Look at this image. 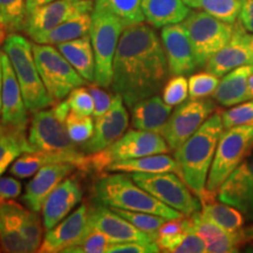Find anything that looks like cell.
<instances>
[{
    "instance_id": "obj_26",
    "label": "cell",
    "mask_w": 253,
    "mask_h": 253,
    "mask_svg": "<svg viewBox=\"0 0 253 253\" xmlns=\"http://www.w3.org/2000/svg\"><path fill=\"white\" fill-rule=\"evenodd\" d=\"M142 11L147 23L154 28L182 23L191 12L183 0H143Z\"/></svg>"
},
{
    "instance_id": "obj_37",
    "label": "cell",
    "mask_w": 253,
    "mask_h": 253,
    "mask_svg": "<svg viewBox=\"0 0 253 253\" xmlns=\"http://www.w3.org/2000/svg\"><path fill=\"white\" fill-rule=\"evenodd\" d=\"M112 243L108 236L91 227L84 238L66 249L63 253H104L108 252Z\"/></svg>"
},
{
    "instance_id": "obj_28",
    "label": "cell",
    "mask_w": 253,
    "mask_h": 253,
    "mask_svg": "<svg viewBox=\"0 0 253 253\" xmlns=\"http://www.w3.org/2000/svg\"><path fill=\"white\" fill-rule=\"evenodd\" d=\"M56 48L84 80L87 82L95 81V56L89 34L58 43Z\"/></svg>"
},
{
    "instance_id": "obj_13",
    "label": "cell",
    "mask_w": 253,
    "mask_h": 253,
    "mask_svg": "<svg viewBox=\"0 0 253 253\" xmlns=\"http://www.w3.org/2000/svg\"><path fill=\"white\" fill-rule=\"evenodd\" d=\"M93 0H53L27 15L24 31L34 42L69 19L91 13Z\"/></svg>"
},
{
    "instance_id": "obj_22",
    "label": "cell",
    "mask_w": 253,
    "mask_h": 253,
    "mask_svg": "<svg viewBox=\"0 0 253 253\" xmlns=\"http://www.w3.org/2000/svg\"><path fill=\"white\" fill-rule=\"evenodd\" d=\"M249 32L239 23H235V32L231 40L205 63V69L217 77L244 65H251V50L249 45Z\"/></svg>"
},
{
    "instance_id": "obj_2",
    "label": "cell",
    "mask_w": 253,
    "mask_h": 253,
    "mask_svg": "<svg viewBox=\"0 0 253 253\" xmlns=\"http://www.w3.org/2000/svg\"><path fill=\"white\" fill-rule=\"evenodd\" d=\"M224 129L220 113H214L175 150V160L179 166L181 177L198 198L207 190L208 176Z\"/></svg>"
},
{
    "instance_id": "obj_54",
    "label": "cell",
    "mask_w": 253,
    "mask_h": 253,
    "mask_svg": "<svg viewBox=\"0 0 253 253\" xmlns=\"http://www.w3.org/2000/svg\"><path fill=\"white\" fill-rule=\"evenodd\" d=\"M243 231H244L246 238H248L249 240H252L253 239V226H250L246 230H243Z\"/></svg>"
},
{
    "instance_id": "obj_52",
    "label": "cell",
    "mask_w": 253,
    "mask_h": 253,
    "mask_svg": "<svg viewBox=\"0 0 253 253\" xmlns=\"http://www.w3.org/2000/svg\"><path fill=\"white\" fill-rule=\"evenodd\" d=\"M248 99L253 100V73L249 79V86H248Z\"/></svg>"
},
{
    "instance_id": "obj_39",
    "label": "cell",
    "mask_w": 253,
    "mask_h": 253,
    "mask_svg": "<svg viewBox=\"0 0 253 253\" xmlns=\"http://www.w3.org/2000/svg\"><path fill=\"white\" fill-rule=\"evenodd\" d=\"M68 134L77 144L86 143L94 134V121L90 116L71 112L65 120Z\"/></svg>"
},
{
    "instance_id": "obj_25",
    "label": "cell",
    "mask_w": 253,
    "mask_h": 253,
    "mask_svg": "<svg viewBox=\"0 0 253 253\" xmlns=\"http://www.w3.org/2000/svg\"><path fill=\"white\" fill-rule=\"evenodd\" d=\"M253 73V65H244L224 75L219 81L212 99L221 107H233L236 104L249 101V79Z\"/></svg>"
},
{
    "instance_id": "obj_34",
    "label": "cell",
    "mask_w": 253,
    "mask_h": 253,
    "mask_svg": "<svg viewBox=\"0 0 253 253\" xmlns=\"http://www.w3.org/2000/svg\"><path fill=\"white\" fill-rule=\"evenodd\" d=\"M245 0H196L192 8L202 9L212 17L229 24H235Z\"/></svg>"
},
{
    "instance_id": "obj_48",
    "label": "cell",
    "mask_w": 253,
    "mask_h": 253,
    "mask_svg": "<svg viewBox=\"0 0 253 253\" xmlns=\"http://www.w3.org/2000/svg\"><path fill=\"white\" fill-rule=\"evenodd\" d=\"M238 21L249 33H253V0H245L240 9Z\"/></svg>"
},
{
    "instance_id": "obj_36",
    "label": "cell",
    "mask_w": 253,
    "mask_h": 253,
    "mask_svg": "<svg viewBox=\"0 0 253 253\" xmlns=\"http://www.w3.org/2000/svg\"><path fill=\"white\" fill-rule=\"evenodd\" d=\"M110 209L115 211L116 213H119L120 216L126 218L128 221H130L132 225H135L137 229H140L141 231H143V232L148 233V235L153 237L154 240L156 239L158 229H160V227L168 220L167 218L157 216V214L153 213L140 212V211H128L116 208Z\"/></svg>"
},
{
    "instance_id": "obj_47",
    "label": "cell",
    "mask_w": 253,
    "mask_h": 253,
    "mask_svg": "<svg viewBox=\"0 0 253 253\" xmlns=\"http://www.w3.org/2000/svg\"><path fill=\"white\" fill-rule=\"evenodd\" d=\"M23 185L14 177L0 176V204L20 196Z\"/></svg>"
},
{
    "instance_id": "obj_30",
    "label": "cell",
    "mask_w": 253,
    "mask_h": 253,
    "mask_svg": "<svg viewBox=\"0 0 253 253\" xmlns=\"http://www.w3.org/2000/svg\"><path fill=\"white\" fill-rule=\"evenodd\" d=\"M91 27V13H84L65 21L58 27L41 37L37 43H47V45H58V43L66 42L79 39L90 33Z\"/></svg>"
},
{
    "instance_id": "obj_12",
    "label": "cell",
    "mask_w": 253,
    "mask_h": 253,
    "mask_svg": "<svg viewBox=\"0 0 253 253\" xmlns=\"http://www.w3.org/2000/svg\"><path fill=\"white\" fill-rule=\"evenodd\" d=\"M214 109L216 104L211 99L190 100L179 104L161 131L170 149L181 147L212 115Z\"/></svg>"
},
{
    "instance_id": "obj_8",
    "label": "cell",
    "mask_w": 253,
    "mask_h": 253,
    "mask_svg": "<svg viewBox=\"0 0 253 253\" xmlns=\"http://www.w3.org/2000/svg\"><path fill=\"white\" fill-rule=\"evenodd\" d=\"M188 33L197 67H203L213 54L231 40L235 24H229L207 12L191 11L182 21Z\"/></svg>"
},
{
    "instance_id": "obj_11",
    "label": "cell",
    "mask_w": 253,
    "mask_h": 253,
    "mask_svg": "<svg viewBox=\"0 0 253 253\" xmlns=\"http://www.w3.org/2000/svg\"><path fill=\"white\" fill-rule=\"evenodd\" d=\"M130 176L136 184L151 196L186 217L201 210L202 204L199 198L192 194L182 177L175 172H135L130 173Z\"/></svg>"
},
{
    "instance_id": "obj_4",
    "label": "cell",
    "mask_w": 253,
    "mask_h": 253,
    "mask_svg": "<svg viewBox=\"0 0 253 253\" xmlns=\"http://www.w3.org/2000/svg\"><path fill=\"white\" fill-rule=\"evenodd\" d=\"M2 50L7 54L23 91L24 101L31 113L52 106L49 97L38 71L33 54V45L18 33H9L4 41Z\"/></svg>"
},
{
    "instance_id": "obj_18",
    "label": "cell",
    "mask_w": 253,
    "mask_h": 253,
    "mask_svg": "<svg viewBox=\"0 0 253 253\" xmlns=\"http://www.w3.org/2000/svg\"><path fill=\"white\" fill-rule=\"evenodd\" d=\"M161 40L171 75H189L197 68L189 36L182 23L162 28Z\"/></svg>"
},
{
    "instance_id": "obj_27",
    "label": "cell",
    "mask_w": 253,
    "mask_h": 253,
    "mask_svg": "<svg viewBox=\"0 0 253 253\" xmlns=\"http://www.w3.org/2000/svg\"><path fill=\"white\" fill-rule=\"evenodd\" d=\"M103 172H143V173H160L175 172L181 176V170L175 158L169 155L156 154L131 160L118 161L109 164Z\"/></svg>"
},
{
    "instance_id": "obj_3",
    "label": "cell",
    "mask_w": 253,
    "mask_h": 253,
    "mask_svg": "<svg viewBox=\"0 0 253 253\" xmlns=\"http://www.w3.org/2000/svg\"><path fill=\"white\" fill-rule=\"evenodd\" d=\"M94 195L99 203L110 208L153 213L167 219L184 217L136 184L126 172L101 176L94 184Z\"/></svg>"
},
{
    "instance_id": "obj_40",
    "label": "cell",
    "mask_w": 253,
    "mask_h": 253,
    "mask_svg": "<svg viewBox=\"0 0 253 253\" xmlns=\"http://www.w3.org/2000/svg\"><path fill=\"white\" fill-rule=\"evenodd\" d=\"M218 84H219V77L208 71L192 74L189 79L190 100L204 99L210 96L216 90Z\"/></svg>"
},
{
    "instance_id": "obj_33",
    "label": "cell",
    "mask_w": 253,
    "mask_h": 253,
    "mask_svg": "<svg viewBox=\"0 0 253 253\" xmlns=\"http://www.w3.org/2000/svg\"><path fill=\"white\" fill-rule=\"evenodd\" d=\"M142 1L143 0H96L94 6L116 15L126 26H129L145 20L142 11Z\"/></svg>"
},
{
    "instance_id": "obj_29",
    "label": "cell",
    "mask_w": 253,
    "mask_h": 253,
    "mask_svg": "<svg viewBox=\"0 0 253 253\" xmlns=\"http://www.w3.org/2000/svg\"><path fill=\"white\" fill-rule=\"evenodd\" d=\"M216 192L205 190L203 196L199 198L203 216L229 232H238L244 224V217L240 213V210L223 202L219 203L216 201Z\"/></svg>"
},
{
    "instance_id": "obj_42",
    "label": "cell",
    "mask_w": 253,
    "mask_h": 253,
    "mask_svg": "<svg viewBox=\"0 0 253 253\" xmlns=\"http://www.w3.org/2000/svg\"><path fill=\"white\" fill-rule=\"evenodd\" d=\"M220 115L225 129L251 125L253 123V100H249V102H244L233 108L220 112Z\"/></svg>"
},
{
    "instance_id": "obj_21",
    "label": "cell",
    "mask_w": 253,
    "mask_h": 253,
    "mask_svg": "<svg viewBox=\"0 0 253 253\" xmlns=\"http://www.w3.org/2000/svg\"><path fill=\"white\" fill-rule=\"evenodd\" d=\"M82 189L78 176L66 177L42 204V221L46 230H50L65 219L75 207L81 203Z\"/></svg>"
},
{
    "instance_id": "obj_44",
    "label": "cell",
    "mask_w": 253,
    "mask_h": 253,
    "mask_svg": "<svg viewBox=\"0 0 253 253\" xmlns=\"http://www.w3.org/2000/svg\"><path fill=\"white\" fill-rule=\"evenodd\" d=\"M88 90L93 97L94 101V112L93 116L94 119H99L100 116H102L107 110L109 109V107L112 106L114 95L108 93L107 90H104L103 87L99 86V84H91V86L88 87Z\"/></svg>"
},
{
    "instance_id": "obj_15",
    "label": "cell",
    "mask_w": 253,
    "mask_h": 253,
    "mask_svg": "<svg viewBox=\"0 0 253 253\" xmlns=\"http://www.w3.org/2000/svg\"><path fill=\"white\" fill-rule=\"evenodd\" d=\"M126 103L119 94L114 95L112 106L109 109L95 120L94 134L81 149L87 155H93L108 148L125 134L129 126V115Z\"/></svg>"
},
{
    "instance_id": "obj_23",
    "label": "cell",
    "mask_w": 253,
    "mask_h": 253,
    "mask_svg": "<svg viewBox=\"0 0 253 253\" xmlns=\"http://www.w3.org/2000/svg\"><path fill=\"white\" fill-rule=\"evenodd\" d=\"M26 209L17 202L0 204V248L2 252H30L21 235V225Z\"/></svg>"
},
{
    "instance_id": "obj_50",
    "label": "cell",
    "mask_w": 253,
    "mask_h": 253,
    "mask_svg": "<svg viewBox=\"0 0 253 253\" xmlns=\"http://www.w3.org/2000/svg\"><path fill=\"white\" fill-rule=\"evenodd\" d=\"M53 1V0H26V13L27 15L32 13L34 9L40 7V6L47 4V2Z\"/></svg>"
},
{
    "instance_id": "obj_16",
    "label": "cell",
    "mask_w": 253,
    "mask_h": 253,
    "mask_svg": "<svg viewBox=\"0 0 253 253\" xmlns=\"http://www.w3.org/2000/svg\"><path fill=\"white\" fill-rule=\"evenodd\" d=\"M90 229L89 208L87 204H81L77 210L69 213L54 227L47 230L38 252H63L69 246L84 238Z\"/></svg>"
},
{
    "instance_id": "obj_45",
    "label": "cell",
    "mask_w": 253,
    "mask_h": 253,
    "mask_svg": "<svg viewBox=\"0 0 253 253\" xmlns=\"http://www.w3.org/2000/svg\"><path fill=\"white\" fill-rule=\"evenodd\" d=\"M108 252L110 253H156L161 252L156 243H112Z\"/></svg>"
},
{
    "instance_id": "obj_19",
    "label": "cell",
    "mask_w": 253,
    "mask_h": 253,
    "mask_svg": "<svg viewBox=\"0 0 253 253\" xmlns=\"http://www.w3.org/2000/svg\"><path fill=\"white\" fill-rule=\"evenodd\" d=\"M89 221L91 227L108 236L113 243L155 242L153 237L137 229L130 221L101 203L89 208Z\"/></svg>"
},
{
    "instance_id": "obj_51",
    "label": "cell",
    "mask_w": 253,
    "mask_h": 253,
    "mask_svg": "<svg viewBox=\"0 0 253 253\" xmlns=\"http://www.w3.org/2000/svg\"><path fill=\"white\" fill-rule=\"evenodd\" d=\"M2 50H0V118H1V104H2V63H1Z\"/></svg>"
},
{
    "instance_id": "obj_58",
    "label": "cell",
    "mask_w": 253,
    "mask_h": 253,
    "mask_svg": "<svg viewBox=\"0 0 253 253\" xmlns=\"http://www.w3.org/2000/svg\"><path fill=\"white\" fill-rule=\"evenodd\" d=\"M0 251H1V248H0Z\"/></svg>"
},
{
    "instance_id": "obj_41",
    "label": "cell",
    "mask_w": 253,
    "mask_h": 253,
    "mask_svg": "<svg viewBox=\"0 0 253 253\" xmlns=\"http://www.w3.org/2000/svg\"><path fill=\"white\" fill-rule=\"evenodd\" d=\"M189 95V81L184 75H172L163 87L162 99L164 102L175 107L184 102Z\"/></svg>"
},
{
    "instance_id": "obj_55",
    "label": "cell",
    "mask_w": 253,
    "mask_h": 253,
    "mask_svg": "<svg viewBox=\"0 0 253 253\" xmlns=\"http://www.w3.org/2000/svg\"><path fill=\"white\" fill-rule=\"evenodd\" d=\"M5 39H6V31L4 30V27L0 25V43L4 42Z\"/></svg>"
},
{
    "instance_id": "obj_5",
    "label": "cell",
    "mask_w": 253,
    "mask_h": 253,
    "mask_svg": "<svg viewBox=\"0 0 253 253\" xmlns=\"http://www.w3.org/2000/svg\"><path fill=\"white\" fill-rule=\"evenodd\" d=\"M126 27V24L116 15L94 6L89 33L95 56L94 82L103 88L112 86L114 58Z\"/></svg>"
},
{
    "instance_id": "obj_38",
    "label": "cell",
    "mask_w": 253,
    "mask_h": 253,
    "mask_svg": "<svg viewBox=\"0 0 253 253\" xmlns=\"http://www.w3.org/2000/svg\"><path fill=\"white\" fill-rule=\"evenodd\" d=\"M43 227L39 212L26 210L21 225V235L30 252H38L39 250L43 239Z\"/></svg>"
},
{
    "instance_id": "obj_14",
    "label": "cell",
    "mask_w": 253,
    "mask_h": 253,
    "mask_svg": "<svg viewBox=\"0 0 253 253\" xmlns=\"http://www.w3.org/2000/svg\"><path fill=\"white\" fill-rule=\"evenodd\" d=\"M2 104L1 123L6 130L25 132L28 126V113L23 91L8 56L2 50Z\"/></svg>"
},
{
    "instance_id": "obj_31",
    "label": "cell",
    "mask_w": 253,
    "mask_h": 253,
    "mask_svg": "<svg viewBox=\"0 0 253 253\" xmlns=\"http://www.w3.org/2000/svg\"><path fill=\"white\" fill-rule=\"evenodd\" d=\"M189 230H194L189 217L184 216L178 219H168L158 229L155 243L162 252L172 253L173 250L181 244Z\"/></svg>"
},
{
    "instance_id": "obj_10",
    "label": "cell",
    "mask_w": 253,
    "mask_h": 253,
    "mask_svg": "<svg viewBox=\"0 0 253 253\" xmlns=\"http://www.w3.org/2000/svg\"><path fill=\"white\" fill-rule=\"evenodd\" d=\"M27 142L30 150L37 153L66 154L77 157L87 156V154L72 140L66 123L55 115L53 109H41L33 113Z\"/></svg>"
},
{
    "instance_id": "obj_46",
    "label": "cell",
    "mask_w": 253,
    "mask_h": 253,
    "mask_svg": "<svg viewBox=\"0 0 253 253\" xmlns=\"http://www.w3.org/2000/svg\"><path fill=\"white\" fill-rule=\"evenodd\" d=\"M207 252L205 242L194 230H189L182 243L173 250L172 253H203Z\"/></svg>"
},
{
    "instance_id": "obj_56",
    "label": "cell",
    "mask_w": 253,
    "mask_h": 253,
    "mask_svg": "<svg viewBox=\"0 0 253 253\" xmlns=\"http://www.w3.org/2000/svg\"><path fill=\"white\" fill-rule=\"evenodd\" d=\"M6 131V129H5V126H2V123H1V121H0V137H1L2 135H4V132Z\"/></svg>"
},
{
    "instance_id": "obj_24",
    "label": "cell",
    "mask_w": 253,
    "mask_h": 253,
    "mask_svg": "<svg viewBox=\"0 0 253 253\" xmlns=\"http://www.w3.org/2000/svg\"><path fill=\"white\" fill-rule=\"evenodd\" d=\"M130 109L132 128L158 134L172 113V106L164 102L158 94L138 101Z\"/></svg>"
},
{
    "instance_id": "obj_7",
    "label": "cell",
    "mask_w": 253,
    "mask_h": 253,
    "mask_svg": "<svg viewBox=\"0 0 253 253\" xmlns=\"http://www.w3.org/2000/svg\"><path fill=\"white\" fill-rule=\"evenodd\" d=\"M33 54L41 80L53 103L67 97L73 89L87 82L53 45L33 43Z\"/></svg>"
},
{
    "instance_id": "obj_1",
    "label": "cell",
    "mask_w": 253,
    "mask_h": 253,
    "mask_svg": "<svg viewBox=\"0 0 253 253\" xmlns=\"http://www.w3.org/2000/svg\"><path fill=\"white\" fill-rule=\"evenodd\" d=\"M170 74L162 40L150 25L132 24L123 30L113 63L112 89L131 108L158 94Z\"/></svg>"
},
{
    "instance_id": "obj_43",
    "label": "cell",
    "mask_w": 253,
    "mask_h": 253,
    "mask_svg": "<svg viewBox=\"0 0 253 253\" xmlns=\"http://www.w3.org/2000/svg\"><path fill=\"white\" fill-rule=\"evenodd\" d=\"M67 102L73 113L80 115H93L94 101L88 88L81 86L73 89L67 96Z\"/></svg>"
},
{
    "instance_id": "obj_53",
    "label": "cell",
    "mask_w": 253,
    "mask_h": 253,
    "mask_svg": "<svg viewBox=\"0 0 253 253\" xmlns=\"http://www.w3.org/2000/svg\"><path fill=\"white\" fill-rule=\"evenodd\" d=\"M249 45L251 50V65H253V33L249 34Z\"/></svg>"
},
{
    "instance_id": "obj_35",
    "label": "cell",
    "mask_w": 253,
    "mask_h": 253,
    "mask_svg": "<svg viewBox=\"0 0 253 253\" xmlns=\"http://www.w3.org/2000/svg\"><path fill=\"white\" fill-rule=\"evenodd\" d=\"M26 18V0H0V25L7 33L23 32Z\"/></svg>"
},
{
    "instance_id": "obj_57",
    "label": "cell",
    "mask_w": 253,
    "mask_h": 253,
    "mask_svg": "<svg viewBox=\"0 0 253 253\" xmlns=\"http://www.w3.org/2000/svg\"><path fill=\"white\" fill-rule=\"evenodd\" d=\"M183 1H184V2H185V4L189 6V7H191V5H192V4H194V2L196 1V0H183Z\"/></svg>"
},
{
    "instance_id": "obj_20",
    "label": "cell",
    "mask_w": 253,
    "mask_h": 253,
    "mask_svg": "<svg viewBox=\"0 0 253 253\" xmlns=\"http://www.w3.org/2000/svg\"><path fill=\"white\" fill-rule=\"evenodd\" d=\"M75 169L78 168L74 164L67 162L49 163L40 168L26 184L21 202L31 211L40 212L47 196Z\"/></svg>"
},
{
    "instance_id": "obj_49",
    "label": "cell",
    "mask_w": 253,
    "mask_h": 253,
    "mask_svg": "<svg viewBox=\"0 0 253 253\" xmlns=\"http://www.w3.org/2000/svg\"><path fill=\"white\" fill-rule=\"evenodd\" d=\"M52 109H53V112H54L55 115L58 116V118L61 120V121H63V122H65V120L67 119L68 114L72 112L71 107H69V104L67 102V100L59 101L58 103L53 106Z\"/></svg>"
},
{
    "instance_id": "obj_6",
    "label": "cell",
    "mask_w": 253,
    "mask_h": 253,
    "mask_svg": "<svg viewBox=\"0 0 253 253\" xmlns=\"http://www.w3.org/2000/svg\"><path fill=\"white\" fill-rule=\"evenodd\" d=\"M253 149V123L233 126L221 134L207 181V190L217 192L219 186Z\"/></svg>"
},
{
    "instance_id": "obj_9",
    "label": "cell",
    "mask_w": 253,
    "mask_h": 253,
    "mask_svg": "<svg viewBox=\"0 0 253 253\" xmlns=\"http://www.w3.org/2000/svg\"><path fill=\"white\" fill-rule=\"evenodd\" d=\"M170 148L164 137L158 132L132 129L123 134L118 141L108 148L90 155V170L103 172L104 169L114 162L131 158H138L149 155L167 154Z\"/></svg>"
},
{
    "instance_id": "obj_32",
    "label": "cell",
    "mask_w": 253,
    "mask_h": 253,
    "mask_svg": "<svg viewBox=\"0 0 253 253\" xmlns=\"http://www.w3.org/2000/svg\"><path fill=\"white\" fill-rule=\"evenodd\" d=\"M25 132L6 130L0 137V176L24 153H30Z\"/></svg>"
},
{
    "instance_id": "obj_17",
    "label": "cell",
    "mask_w": 253,
    "mask_h": 253,
    "mask_svg": "<svg viewBox=\"0 0 253 253\" xmlns=\"http://www.w3.org/2000/svg\"><path fill=\"white\" fill-rule=\"evenodd\" d=\"M219 202L253 214V149L216 192Z\"/></svg>"
}]
</instances>
